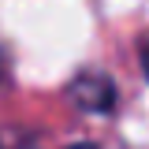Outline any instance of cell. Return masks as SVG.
<instances>
[{"label":"cell","mask_w":149,"mask_h":149,"mask_svg":"<svg viewBox=\"0 0 149 149\" xmlns=\"http://www.w3.org/2000/svg\"><path fill=\"white\" fill-rule=\"evenodd\" d=\"M142 71H146V78H149V37H146V45H142Z\"/></svg>","instance_id":"obj_2"},{"label":"cell","mask_w":149,"mask_h":149,"mask_svg":"<svg viewBox=\"0 0 149 149\" xmlns=\"http://www.w3.org/2000/svg\"><path fill=\"white\" fill-rule=\"evenodd\" d=\"M19 149H45L41 142H34V138H26V142H19Z\"/></svg>","instance_id":"obj_3"},{"label":"cell","mask_w":149,"mask_h":149,"mask_svg":"<svg viewBox=\"0 0 149 149\" xmlns=\"http://www.w3.org/2000/svg\"><path fill=\"white\" fill-rule=\"evenodd\" d=\"M71 101L74 108L82 112H93V116H108L116 108V82L108 74H97V71H82L78 78L71 82Z\"/></svg>","instance_id":"obj_1"},{"label":"cell","mask_w":149,"mask_h":149,"mask_svg":"<svg viewBox=\"0 0 149 149\" xmlns=\"http://www.w3.org/2000/svg\"><path fill=\"white\" fill-rule=\"evenodd\" d=\"M71 149H97V146H93V142H74Z\"/></svg>","instance_id":"obj_4"}]
</instances>
